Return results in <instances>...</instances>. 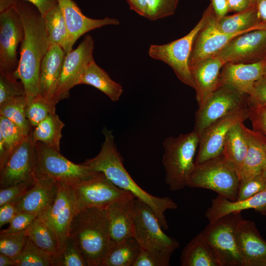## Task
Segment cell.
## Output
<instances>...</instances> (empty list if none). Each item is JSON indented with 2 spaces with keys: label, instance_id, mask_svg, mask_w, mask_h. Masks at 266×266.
Segmentation results:
<instances>
[{
  "label": "cell",
  "instance_id": "cell-1",
  "mask_svg": "<svg viewBox=\"0 0 266 266\" xmlns=\"http://www.w3.org/2000/svg\"><path fill=\"white\" fill-rule=\"evenodd\" d=\"M12 7L19 15L24 30L19 65L14 75L23 83L29 100L39 94L40 64L50 43L43 17L33 4L24 0H13Z\"/></svg>",
  "mask_w": 266,
  "mask_h": 266
},
{
  "label": "cell",
  "instance_id": "cell-2",
  "mask_svg": "<svg viewBox=\"0 0 266 266\" xmlns=\"http://www.w3.org/2000/svg\"><path fill=\"white\" fill-rule=\"evenodd\" d=\"M102 133L104 140L100 152L83 164L95 171L102 172L116 186L147 204L154 211L163 229L167 230L168 225L165 212L168 209H176V203L168 197L154 196L137 185L123 165V159L115 144L112 131L104 128Z\"/></svg>",
  "mask_w": 266,
  "mask_h": 266
},
{
  "label": "cell",
  "instance_id": "cell-3",
  "mask_svg": "<svg viewBox=\"0 0 266 266\" xmlns=\"http://www.w3.org/2000/svg\"><path fill=\"white\" fill-rule=\"evenodd\" d=\"M68 235L88 266H101L110 242V222L105 209L89 207L78 211L71 222Z\"/></svg>",
  "mask_w": 266,
  "mask_h": 266
},
{
  "label": "cell",
  "instance_id": "cell-4",
  "mask_svg": "<svg viewBox=\"0 0 266 266\" xmlns=\"http://www.w3.org/2000/svg\"><path fill=\"white\" fill-rule=\"evenodd\" d=\"M199 139V134L193 130L164 140L162 163L166 172L165 181L170 190L177 191L187 186L195 166L194 157Z\"/></svg>",
  "mask_w": 266,
  "mask_h": 266
},
{
  "label": "cell",
  "instance_id": "cell-5",
  "mask_svg": "<svg viewBox=\"0 0 266 266\" xmlns=\"http://www.w3.org/2000/svg\"><path fill=\"white\" fill-rule=\"evenodd\" d=\"M36 152L35 177L52 179L60 184L76 186L99 172L83 164H76L63 156L59 151L41 142L35 143Z\"/></svg>",
  "mask_w": 266,
  "mask_h": 266
},
{
  "label": "cell",
  "instance_id": "cell-6",
  "mask_svg": "<svg viewBox=\"0 0 266 266\" xmlns=\"http://www.w3.org/2000/svg\"><path fill=\"white\" fill-rule=\"evenodd\" d=\"M212 10L210 4L197 24L186 35L166 44H152L148 50L151 58L168 65L180 81L194 89L195 85L189 66L190 57L194 40L206 23Z\"/></svg>",
  "mask_w": 266,
  "mask_h": 266
},
{
  "label": "cell",
  "instance_id": "cell-7",
  "mask_svg": "<svg viewBox=\"0 0 266 266\" xmlns=\"http://www.w3.org/2000/svg\"><path fill=\"white\" fill-rule=\"evenodd\" d=\"M239 184L238 175L220 154L195 164L187 186L210 190L234 201L236 200Z\"/></svg>",
  "mask_w": 266,
  "mask_h": 266
},
{
  "label": "cell",
  "instance_id": "cell-8",
  "mask_svg": "<svg viewBox=\"0 0 266 266\" xmlns=\"http://www.w3.org/2000/svg\"><path fill=\"white\" fill-rule=\"evenodd\" d=\"M134 212L133 237L140 249L171 256L179 247V243L164 232L151 208L135 199Z\"/></svg>",
  "mask_w": 266,
  "mask_h": 266
},
{
  "label": "cell",
  "instance_id": "cell-9",
  "mask_svg": "<svg viewBox=\"0 0 266 266\" xmlns=\"http://www.w3.org/2000/svg\"><path fill=\"white\" fill-rule=\"evenodd\" d=\"M242 219L240 212L232 213L209 222L200 232L222 266H243L236 238L237 226Z\"/></svg>",
  "mask_w": 266,
  "mask_h": 266
},
{
  "label": "cell",
  "instance_id": "cell-10",
  "mask_svg": "<svg viewBox=\"0 0 266 266\" xmlns=\"http://www.w3.org/2000/svg\"><path fill=\"white\" fill-rule=\"evenodd\" d=\"M248 96L229 86L219 87L199 106L194 130L200 135L217 120L248 105Z\"/></svg>",
  "mask_w": 266,
  "mask_h": 266
},
{
  "label": "cell",
  "instance_id": "cell-11",
  "mask_svg": "<svg viewBox=\"0 0 266 266\" xmlns=\"http://www.w3.org/2000/svg\"><path fill=\"white\" fill-rule=\"evenodd\" d=\"M94 41L89 34L74 50L66 54L61 74L52 98L54 103L67 99L70 90L79 85L80 80L90 63L94 60Z\"/></svg>",
  "mask_w": 266,
  "mask_h": 266
},
{
  "label": "cell",
  "instance_id": "cell-12",
  "mask_svg": "<svg viewBox=\"0 0 266 266\" xmlns=\"http://www.w3.org/2000/svg\"><path fill=\"white\" fill-rule=\"evenodd\" d=\"M71 187L76 213L89 207L105 209L111 203L133 195L116 186L100 172L91 179Z\"/></svg>",
  "mask_w": 266,
  "mask_h": 266
},
{
  "label": "cell",
  "instance_id": "cell-13",
  "mask_svg": "<svg viewBox=\"0 0 266 266\" xmlns=\"http://www.w3.org/2000/svg\"><path fill=\"white\" fill-rule=\"evenodd\" d=\"M249 117L248 105L244 106L217 120L199 135V149L195 164L202 163L220 155L226 136L235 125Z\"/></svg>",
  "mask_w": 266,
  "mask_h": 266
},
{
  "label": "cell",
  "instance_id": "cell-14",
  "mask_svg": "<svg viewBox=\"0 0 266 266\" xmlns=\"http://www.w3.org/2000/svg\"><path fill=\"white\" fill-rule=\"evenodd\" d=\"M24 36L21 18L12 7L0 12V71L14 74L19 59L17 49Z\"/></svg>",
  "mask_w": 266,
  "mask_h": 266
},
{
  "label": "cell",
  "instance_id": "cell-15",
  "mask_svg": "<svg viewBox=\"0 0 266 266\" xmlns=\"http://www.w3.org/2000/svg\"><path fill=\"white\" fill-rule=\"evenodd\" d=\"M36 152L31 134L13 152L0 168V188L3 189L35 178Z\"/></svg>",
  "mask_w": 266,
  "mask_h": 266
},
{
  "label": "cell",
  "instance_id": "cell-16",
  "mask_svg": "<svg viewBox=\"0 0 266 266\" xmlns=\"http://www.w3.org/2000/svg\"><path fill=\"white\" fill-rule=\"evenodd\" d=\"M216 56L224 65L252 63L266 59V30H255L236 36Z\"/></svg>",
  "mask_w": 266,
  "mask_h": 266
},
{
  "label": "cell",
  "instance_id": "cell-17",
  "mask_svg": "<svg viewBox=\"0 0 266 266\" xmlns=\"http://www.w3.org/2000/svg\"><path fill=\"white\" fill-rule=\"evenodd\" d=\"M76 213L75 198L72 187L60 184L54 202L46 211L38 216L43 219L55 233L59 241L60 251L68 236L69 227Z\"/></svg>",
  "mask_w": 266,
  "mask_h": 266
},
{
  "label": "cell",
  "instance_id": "cell-18",
  "mask_svg": "<svg viewBox=\"0 0 266 266\" xmlns=\"http://www.w3.org/2000/svg\"><path fill=\"white\" fill-rule=\"evenodd\" d=\"M217 21L213 10L194 40L189 59L190 68L203 60L216 56L232 39L246 33H222L217 28Z\"/></svg>",
  "mask_w": 266,
  "mask_h": 266
},
{
  "label": "cell",
  "instance_id": "cell-19",
  "mask_svg": "<svg viewBox=\"0 0 266 266\" xmlns=\"http://www.w3.org/2000/svg\"><path fill=\"white\" fill-rule=\"evenodd\" d=\"M57 0L62 11L68 31L66 54L72 50L76 41L87 32L105 26L120 24V21L114 18L106 17L96 19L86 16L72 0Z\"/></svg>",
  "mask_w": 266,
  "mask_h": 266
},
{
  "label": "cell",
  "instance_id": "cell-20",
  "mask_svg": "<svg viewBox=\"0 0 266 266\" xmlns=\"http://www.w3.org/2000/svg\"><path fill=\"white\" fill-rule=\"evenodd\" d=\"M266 59L252 63H228L222 67L218 87L226 86L250 96L264 75Z\"/></svg>",
  "mask_w": 266,
  "mask_h": 266
},
{
  "label": "cell",
  "instance_id": "cell-21",
  "mask_svg": "<svg viewBox=\"0 0 266 266\" xmlns=\"http://www.w3.org/2000/svg\"><path fill=\"white\" fill-rule=\"evenodd\" d=\"M236 238L243 266H266V241L254 222L241 220L237 226Z\"/></svg>",
  "mask_w": 266,
  "mask_h": 266
},
{
  "label": "cell",
  "instance_id": "cell-22",
  "mask_svg": "<svg viewBox=\"0 0 266 266\" xmlns=\"http://www.w3.org/2000/svg\"><path fill=\"white\" fill-rule=\"evenodd\" d=\"M60 183L47 178L35 177L33 185L18 201V213L28 212L40 215L54 202Z\"/></svg>",
  "mask_w": 266,
  "mask_h": 266
},
{
  "label": "cell",
  "instance_id": "cell-23",
  "mask_svg": "<svg viewBox=\"0 0 266 266\" xmlns=\"http://www.w3.org/2000/svg\"><path fill=\"white\" fill-rule=\"evenodd\" d=\"M135 199L130 195L105 208L110 222V240L118 241L133 237Z\"/></svg>",
  "mask_w": 266,
  "mask_h": 266
},
{
  "label": "cell",
  "instance_id": "cell-24",
  "mask_svg": "<svg viewBox=\"0 0 266 266\" xmlns=\"http://www.w3.org/2000/svg\"><path fill=\"white\" fill-rule=\"evenodd\" d=\"M224 65L215 56L203 60L190 68L199 106L218 88L220 73Z\"/></svg>",
  "mask_w": 266,
  "mask_h": 266
},
{
  "label": "cell",
  "instance_id": "cell-25",
  "mask_svg": "<svg viewBox=\"0 0 266 266\" xmlns=\"http://www.w3.org/2000/svg\"><path fill=\"white\" fill-rule=\"evenodd\" d=\"M66 55V52L61 46L50 45L41 62L39 79V95L51 101Z\"/></svg>",
  "mask_w": 266,
  "mask_h": 266
},
{
  "label": "cell",
  "instance_id": "cell-26",
  "mask_svg": "<svg viewBox=\"0 0 266 266\" xmlns=\"http://www.w3.org/2000/svg\"><path fill=\"white\" fill-rule=\"evenodd\" d=\"M254 209L263 214H266V189L255 196L241 200H231L221 195L212 200L205 215L209 222L223 216L244 210Z\"/></svg>",
  "mask_w": 266,
  "mask_h": 266
},
{
  "label": "cell",
  "instance_id": "cell-27",
  "mask_svg": "<svg viewBox=\"0 0 266 266\" xmlns=\"http://www.w3.org/2000/svg\"><path fill=\"white\" fill-rule=\"evenodd\" d=\"M248 149L240 174L239 180L252 178L266 168V136L247 128Z\"/></svg>",
  "mask_w": 266,
  "mask_h": 266
},
{
  "label": "cell",
  "instance_id": "cell-28",
  "mask_svg": "<svg viewBox=\"0 0 266 266\" xmlns=\"http://www.w3.org/2000/svg\"><path fill=\"white\" fill-rule=\"evenodd\" d=\"M247 130L244 122L234 126L226 136L221 154L238 177L248 149Z\"/></svg>",
  "mask_w": 266,
  "mask_h": 266
},
{
  "label": "cell",
  "instance_id": "cell-29",
  "mask_svg": "<svg viewBox=\"0 0 266 266\" xmlns=\"http://www.w3.org/2000/svg\"><path fill=\"white\" fill-rule=\"evenodd\" d=\"M180 260L182 266H222L217 255L200 233L184 248Z\"/></svg>",
  "mask_w": 266,
  "mask_h": 266
},
{
  "label": "cell",
  "instance_id": "cell-30",
  "mask_svg": "<svg viewBox=\"0 0 266 266\" xmlns=\"http://www.w3.org/2000/svg\"><path fill=\"white\" fill-rule=\"evenodd\" d=\"M79 84L95 87L113 101H117L123 92L121 85L112 80L108 74L96 63L94 59L88 66Z\"/></svg>",
  "mask_w": 266,
  "mask_h": 266
},
{
  "label": "cell",
  "instance_id": "cell-31",
  "mask_svg": "<svg viewBox=\"0 0 266 266\" xmlns=\"http://www.w3.org/2000/svg\"><path fill=\"white\" fill-rule=\"evenodd\" d=\"M140 251L134 237L118 241L110 240L101 266H133Z\"/></svg>",
  "mask_w": 266,
  "mask_h": 266
},
{
  "label": "cell",
  "instance_id": "cell-32",
  "mask_svg": "<svg viewBox=\"0 0 266 266\" xmlns=\"http://www.w3.org/2000/svg\"><path fill=\"white\" fill-rule=\"evenodd\" d=\"M255 5L242 11L225 16L217 21V26L222 33L233 34L262 29Z\"/></svg>",
  "mask_w": 266,
  "mask_h": 266
},
{
  "label": "cell",
  "instance_id": "cell-33",
  "mask_svg": "<svg viewBox=\"0 0 266 266\" xmlns=\"http://www.w3.org/2000/svg\"><path fill=\"white\" fill-rule=\"evenodd\" d=\"M28 236L42 251L54 258L59 253V241L54 231L37 216L27 229Z\"/></svg>",
  "mask_w": 266,
  "mask_h": 266
},
{
  "label": "cell",
  "instance_id": "cell-34",
  "mask_svg": "<svg viewBox=\"0 0 266 266\" xmlns=\"http://www.w3.org/2000/svg\"><path fill=\"white\" fill-rule=\"evenodd\" d=\"M64 126V123L56 113L50 114L33 128L31 133L32 139L34 143L40 142L60 151L62 131Z\"/></svg>",
  "mask_w": 266,
  "mask_h": 266
},
{
  "label": "cell",
  "instance_id": "cell-35",
  "mask_svg": "<svg viewBox=\"0 0 266 266\" xmlns=\"http://www.w3.org/2000/svg\"><path fill=\"white\" fill-rule=\"evenodd\" d=\"M179 0H127L131 9L151 21H156L173 15Z\"/></svg>",
  "mask_w": 266,
  "mask_h": 266
},
{
  "label": "cell",
  "instance_id": "cell-36",
  "mask_svg": "<svg viewBox=\"0 0 266 266\" xmlns=\"http://www.w3.org/2000/svg\"><path fill=\"white\" fill-rule=\"evenodd\" d=\"M27 136L12 121L0 115V168Z\"/></svg>",
  "mask_w": 266,
  "mask_h": 266
},
{
  "label": "cell",
  "instance_id": "cell-37",
  "mask_svg": "<svg viewBox=\"0 0 266 266\" xmlns=\"http://www.w3.org/2000/svg\"><path fill=\"white\" fill-rule=\"evenodd\" d=\"M43 17L50 46L59 45L65 52L67 43L68 31L62 11L58 3Z\"/></svg>",
  "mask_w": 266,
  "mask_h": 266
},
{
  "label": "cell",
  "instance_id": "cell-38",
  "mask_svg": "<svg viewBox=\"0 0 266 266\" xmlns=\"http://www.w3.org/2000/svg\"><path fill=\"white\" fill-rule=\"evenodd\" d=\"M27 100L26 96H18L7 100L0 104V115L15 123L26 136L33 130L26 115Z\"/></svg>",
  "mask_w": 266,
  "mask_h": 266
},
{
  "label": "cell",
  "instance_id": "cell-39",
  "mask_svg": "<svg viewBox=\"0 0 266 266\" xmlns=\"http://www.w3.org/2000/svg\"><path fill=\"white\" fill-rule=\"evenodd\" d=\"M14 260L15 266H53L52 257L37 247L28 236L22 251Z\"/></svg>",
  "mask_w": 266,
  "mask_h": 266
},
{
  "label": "cell",
  "instance_id": "cell-40",
  "mask_svg": "<svg viewBox=\"0 0 266 266\" xmlns=\"http://www.w3.org/2000/svg\"><path fill=\"white\" fill-rule=\"evenodd\" d=\"M56 105L39 94L27 100L26 115L32 127H36L50 114L56 113Z\"/></svg>",
  "mask_w": 266,
  "mask_h": 266
},
{
  "label": "cell",
  "instance_id": "cell-41",
  "mask_svg": "<svg viewBox=\"0 0 266 266\" xmlns=\"http://www.w3.org/2000/svg\"><path fill=\"white\" fill-rule=\"evenodd\" d=\"M52 261L53 266H88L74 240L69 235L59 254Z\"/></svg>",
  "mask_w": 266,
  "mask_h": 266
},
{
  "label": "cell",
  "instance_id": "cell-42",
  "mask_svg": "<svg viewBox=\"0 0 266 266\" xmlns=\"http://www.w3.org/2000/svg\"><path fill=\"white\" fill-rule=\"evenodd\" d=\"M28 237L27 230L15 233H0V253L13 260L22 251Z\"/></svg>",
  "mask_w": 266,
  "mask_h": 266
},
{
  "label": "cell",
  "instance_id": "cell-43",
  "mask_svg": "<svg viewBox=\"0 0 266 266\" xmlns=\"http://www.w3.org/2000/svg\"><path fill=\"white\" fill-rule=\"evenodd\" d=\"M26 96L24 85L14 74L0 71V104L8 99Z\"/></svg>",
  "mask_w": 266,
  "mask_h": 266
},
{
  "label": "cell",
  "instance_id": "cell-44",
  "mask_svg": "<svg viewBox=\"0 0 266 266\" xmlns=\"http://www.w3.org/2000/svg\"><path fill=\"white\" fill-rule=\"evenodd\" d=\"M266 189V179L262 173L248 179L239 180L236 200L250 198Z\"/></svg>",
  "mask_w": 266,
  "mask_h": 266
},
{
  "label": "cell",
  "instance_id": "cell-45",
  "mask_svg": "<svg viewBox=\"0 0 266 266\" xmlns=\"http://www.w3.org/2000/svg\"><path fill=\"white\" fill-rule=\"evenodd\" d=\"M249 117L253 130L266 136V103L248 99Z\"/></svg>",
  "mask_w": 266,
  "mask_h": 266
},
{
  "label": "cell",
  "instance_id": "cell-46",
  "mask_svg": "<svg viewBox=\"0 0 266 266\" xmlns=\"http://www.w3.org/2000/svg\"><path fill=\"white\" fill-rule=\"evenodd\" d=\"M34 180L21 182L1 189L0 190V206L10 202L21 200L33 185Z\"/></svg>",
  "mask_w": 266,
  "mask_h": 266
},
{
  "label": "cell",
  "instance_id": "cell-47",
  "mask_svg": "<svg viewBox=\"0 0 266 266\" xmlns=\"http://www.w3.org/2000/svg\"><path fill=\"white\" fill-rule=\"evenodd\" d=\"M170 257L140 249L133 266H167Z\"/></svg>",
  "mask_w": 266,
  "mask_h": 266
},
{
  "label": "cell",
  "instance_id": "cell-48",
  "mask_svg": "<svg viewBox=\"0 0 266 266\" xmlns=\"http://www.w3.org/2000/svg\"><path fill=\"white\" fill-rule=\"evenodd\" d=\"M38 215L28 212L18 213L9 223L7 229L1 231L5 233H15L26 230Z\"/></svg>",
  "mask_w": 266,
  "mask_h": 266
},
{
  "label": "cell",
  "instance_id": "cell-49",
  "mask_svg": "<svg viewBox=\"0 0 266 266\" xmlns=\"http://www.w3.org/2000/svg\"><path fill=\"white\" fill-rule=\"evenodd\" d=\"M20 200L13 201L0 206V228L4 225L9 223L18 213L17 204Z\"/></svg>",
  "mask_w": 266,
  "mask_h": 266
},
{
  "label": "cell",
  "instance_id": "cell-50",
  "mask_svg": "<svg viewBox=\"0 0 266 266\" xmlns=\"http://www.w3.org/2000/svg\"><path fill=\"white\" fill-rule=\"evenodd\" d=\"M249 98L254 101L266 103V78L262 77L254 84L253 90Z\"/></svg>",
  "mask_w": 266,
  "mask_h": 266
},
{
  "label": "cell",
  "instance_id": "cell-51",
  "mask_svg": "<svg viewBox=\"0 0 266 266\" xmlns=\"http://www.w3.org/2000/svg\"><path fill=\"white\" fill-rule=\"evenodd\" d=\"M210 5L218 21L230 12L227 0H211Z\"/></svg>",
  "mask_w": 266,
  "mask_h": 266
},
{
  "label": "cell",
  "instance_id": "cell-52",
  "mask_svg": "<svg viewBox=\"0 0 266 266\" xmlns=\"http://www.w3.org/2000/svg\"><path fill=\"white\" fill-rule=\"evenodd\" d=\"M229 11L239 12L255 5L251 0H227Z\"/></svg>",
  "mask_w": 266,
  "mask_h": 266
},
{
  "label": "cell",
  "instance_id": "cell-53",
  "mask_svg": "<svg viewBox=\"0 0 266 266\" xmlns=\"http://www.w3.org/2000/svg\"><path fill=\"white\" fill-rule=\"evenodd\" d=\"M33 4L44 17L52 7L58 4L57 0H24Z\"/></svg>",
  "mask_w": 266,
  "mask_h": 266
},
{
  "label": "cell",
  "instance_id": "cell-54",
  "mask_svg": "<svg viewBox=\"0 0 266 266\" xmlns=\"http://www.w3.org/2000/svg\"><path fill=\"white\" fill-rule=\"evenodd\" d=\"M255 6L258 14L259 25L262 29L266 30V0H256Z\"/></svg>",
  "mask_w": 266,
  "mask_h": 266
},
{
  "label": "cell",
  "instance_id": "cell-55",
  "mask_svg": "<svg viewBox=\"0 0 266 266\" xmlns=\"http://www.w3.org/2000/svg\"><path fill=\"white\" fill-rule=\"evenodd\" d=\"M0 266H15L14 260L8 256L0 253Z\"/></svg>",
  "mask_w": 266,
  "mask_h": 266
},
{
  "label": "cell",
  "instance_id": "cell-56",
  "mask_svg": "<svg viewBox=\"0 0 266 266\" xmlns=\"http://www.w3.org/2000/svg\"><path fill=\"white\" fill-rule=\"evenodd\" d=\"M263 77H265L266 78V62L265 64V68H264Z\"/></svg>",
  "mask_w": 266,
  "mask_h": 266
},
{
  "label": "cell",
  "instance_id": "cell-57",
  "mask_svg": "<svg viewBox=\"0 0 266 266\" xmlns=\"http://www.w3.org/2000/svg\"><path fill=\"white\" fill-rule=\"evenodd\" d=\"M262 174L264 175V176L265 177V179H266V168L263 171Z\"/></svg>",
  "mask_w": 266,
  "mask_h": 266
},
{
  "label": "cell",
  "instance_id": "cell-58",
  "mask_svg": "<svg viewBox=\"0 0 266 266\" xmlns=\"http://www.w3.org/2000/svg\"><path fill=\"white\" fill-rule=\"evenodd\" d=\"M251 1L254 4H255L256 0H251Z\"/></svg>",
  "mask_w": 266,
  "mask_h": 266
},
{
  "label": "cell",
  "instance_id": "cell-59",
  "mask_svg": "<svg viewBox=\"0 0 266 266\" xmlns=\"http://www.w3.org/2000/svg\"><path fill=\"white\" fill-rule=\"evenodd\" d=\"M265 149H266V145H265Z\"/></svg>",
  "mask_w": 266,
  "mask_h": 266
}]
</instances>
